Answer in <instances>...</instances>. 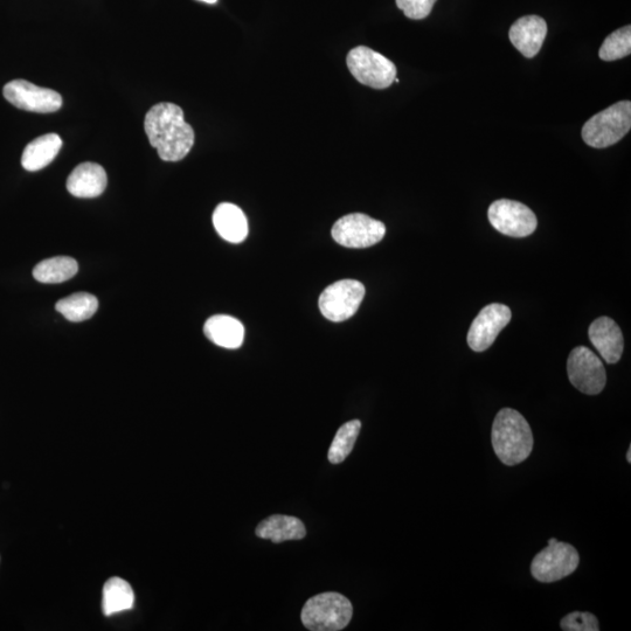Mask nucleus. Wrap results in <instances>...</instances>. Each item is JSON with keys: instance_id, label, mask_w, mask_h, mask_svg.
<instances>
[{"instance_id": "1", "label": "nucleus", "mask_w": 631, "mask_h": 631, "mask_svg": "<svg viewBox=\"0 0 631 631\" xmlns=\"http://www.w3.org/2000/svg\"><path fill=\"white\" fill-rule=\"evenodd\" d=\"M144 130L151 147L165 162L182 161L194 145V130L177 104L164 102L152 107L145 116Z\"/></svg>"}, {"instance_id": "2", "label": "nucleus", "mask_w": 631, "mask_h": 631, "mask_svg": "<svg viewBox=\"0 0 631 631\" xmlns=\"http://www.w3.org/2000/svg\"><path fill=\"white\" fill-rule=\"evenodd\" d=\"M491 441L498 459L509 467L529 459L535 445L529 422L512 408H503L496 415Z\"/></svg>"}, {"instance_id": "3", "label": "nucleus", "mask_w": 631, "mask_h": 631, "mask_svg": "<svg viewBox=\"0 0 631 631\" xmlns=\"http://www.w3.org/2000/svg\"><path fill=\"white\" fill-rule=\"evenodd\" d=\"M631 129V103L621 101L596 114L582 128L589 147L605 149L621 141Z\"/></svg>"}, {"instance_id": "4", "label": "nucleus", "mask_w": 631, "mask_h": 631, "mask_svg": "<svg viewBox=\"0 0 631 631\" xmlns=\"http://www.w3.org/2000/svg\"><path fill=\"white\" fill-rule=\"evenodd\" d=\"M353 607L344 595L329 592L314 596L302 609L304 627L312 631H338L350 623Z\"/></svg>"}, {"instance_id": "5", "label": "nucleus", "mask_w": 631, "mask_h": 631, "mask_svg": "<svg viewBox=\"0 0 631 631\" xmlns=\"http://www.w3.org/2000/svg\"><path fill=\"white\" fill-rule=\"evenodd\" d=\"M346 64L358 82L373 89H386L397 78V67L393 62L369 47L353 48Z\"/></svg>"}, {"instance_id": "6", "label": "nucleus", "mask_w": 631, "mask_h": 631, "mask_svg": "<svg viewBox=\"0 0 631 631\" xmlns=\"http://www.w3.org/2000/svg\"><path fill=\"white\" fill-rule=\"evenodd\" d=\"M580 564V556L571 544L557 542L540 551L531 564V574L543 584L570 577Z\"/></svg>"}, {"instance_id": "7", "label": "nucleus", "mask_w": 631, "mask_h": 631, "mask_svg": "<svg viewBox=\"0 0 631 631\" xmlns=\"http://www.w3.org/2000/svg\"><path fill=\"white\" fill-rule=\"evenodd\" d=\"M490 224L496 231L512 238H525L537 230L536 214L515 200L501 199L489 207Z\"/></svg>"}, {"instance_id": "8", "label": "nucleus", "mask_w": 631, "mask_h": 631, "mask_svg": "<svg viewBox=\"0 0 631 631\" xmlns=\"http://www.w3.org/2000/svg\"><path fill=\"white\" fill-rule=\"evenodd\" d=\"M365 297V287L356 280L331 284L320 297L322 315L331 322H344L356 315Z\"/></svg>"}, {"instance_id": "9", "label": "nucleus", "mask_w": 631, "mask_h": 631, "mask_svg": "<svg viewBox=\"0 0 631 631\" xmlns=\"http://www.w3.org/2000/svg\"><path fill=\"white\" fill-rule=\"evenodd\" d=\"M386 227L366 214L352 213L339 219L332 227V238L348 248H369L384 239Z\"/></svg>"}, {"instance_id": "10", "label": "nucleus", "mask_w": 631, "mask_h": 631, "mask_svg": "<svg viewBox=\"0 0 631 631\" xmlns=\"http://www.w3.org/2000/svg\"><path fill=\"white\" fill-rule=\"evenodd\" d=\"M567 373L571 384L587 395L600 394L607 383L605 366L586 346H579L570 353Z\"/></svg>"}, {"instance_id": "11", "label": "nucleus", "mask_w": 631, "mask_h": 631, "mask_svg": "<svg viewBox=\"0 0 631 631\" xmlns=\"http://www.w3.org/2000/svg\"><path fill=\"white\" fill-rule=\"evenodd\" d=\"M3 94L13 106L26 112L48 114L58 112L62 107V97L55 90L38 87L25 80L9 82Z\"/></svg>"}, {"instance_id": "12", "label": "nucleus", "mask_w": 631, "mask_h": 631, "mask_svg": "<svg viewBox=\"0 0 631 631\" xmlns=\"http://www.w3.org/2000/svg\"><path fill=\"white\" fill-rule=\"evenodd\" d=\"M512 318V312L504 304L492 303L477 315L468 332L467 342L475 352L488 350Z\"/></svg>"}, {"instance_id": "13", "label": "nucleus", "mask_w": 631, "mask_h": 631, "mask_svg": "<svg viewBox=\"0 0 631 631\" xmlns=\"http://www.w3.org/2000/svg\"><path fill=\"white\" fill-rule=\"evenodd\" d=\"M595 349L608 364H616L623 355L624 339L622 331L612 318L600 317L588 330Z\"/></svg>"}, {"instance_id": "14", "label": "nucleus", "mask_w": 631, "mask_h": 631, "mask_svg": "<svg viewBox=\"0 0 631 631\" xmlns=\"http://www.w3.org/2000/svg\"><path fill=\"white\" fill-rule=\"evenodd\" d=\"M547 34V24L542 17L526 16L511 26L509 37L513 46L525 58H535L542 50Z\"/></svg>"}, {"instance_id": "15", "label": "nucleus", "mask_w": 631, "mask_h": 631, "mask_svg": "<svg viewBox=\"0 0 631 631\" xmlns=\"http://www.w3.org/2000/svg\"><path fill=\"white\" fill-rule=\"evenodd\" d=\"M107 173L101 165L82 163L67 179V190L76 198H96L106 190Z\"/></svg>"}, {"instance_id": "16", "label": "nucleus", "mask_w": 631, "mask_h": 631, "mask_svg": "<svg viewBox=\"0 0 631 631\" xmlns=\"http://www.w3.org/2000/svg\"><path fill=\"white\" fill-rule=\"evenodd\" d=\"M213 225L221 238L232 244H240L248 235V221L237 205L220 204L213 213Z\"/></svg>"}, {"instance_id": "17", "label": "nucleus", "mask_w": 631, "mask_h": 631, "mask_svg": "<svg viewBox=\"0 0 631 631\" xmlns=\"http://www.w3.org/2000/svg\"><path fill=\"white\" fill-rule=\"evenodd\" d=\"M205 335L210 341L221 348L239 349L244 343V325L237 318L217 315L207 320L204 325Z\"/></svg>"}, {"instance_id": "18", "label": "nucleus", "mask_w": 631, "mask_h": 631, "mask_svg": "<svg viewBox=\"0 0 631 631\" xmlns=\"http://www.w3.org/2000/svg\"><path fill=\"white\" fill-rule=\"evenodd\" d=\"M307 535L304 524L293 516L274 515L263 520L256 528V536L279 544L288 540H301Z\"/></svg>"}, {"instance_id": "19", "label": "nucleus", "mask_w": 631, "mask_h": 631, "mask_svg": "<svg viewBox=\"0 0 631 631\" xmlns=\"http://www.w3.org/2000/svg\"><path fill=\"white\" fill-rule=\"evenodd\" d=\"M61 147L62 140L57 134H47L36 138L23 152V168L30 172L46 168L58 156Z\"/></svg>"}, {"instance_id": "20", "label": "nucleus", "mask_w": 631, "mask_h": 631, "mask_svg": "<svg viewBox=\"0 0 631 631\" xmlns=\"http://www.w3.org/2000/svg\"><path fill=\"white\" fill-rule=\"evenodd\" d=\"M135 594L126 580L112 578L103 587V613L110 616L134 607Z\"/></svg>"}, {"instance_id": "21", "label": "nucleus", "mask_w": 631, "mask_h": 631, "mask_svg": "<svg viewBox=\"0 0 631 631\" xmlns=\"http://www.w3.org/2000/svg\"><path fill=\"white\" fill-rule=\"evenodd\" d=\"M79 265L68 256L47 259L38 263L33 269V276L38 282L57 284L71 280L78 273Z\"/></svg>"}, {"instance_id": "22", "label": "nucleus", "mask_w": 631, "mask_h": 631, "mask_svg": "<svg viewBox=\"0 0 631 631\" xmlns=\"http://www.w3.org/2000/svg\"><path fill=\"white\" fill-rule=\"evenodd\" d=\"M55 309H57L66 320L80 323L94 316L97 309H99V301H97L94 295L78 293L62 298V300L55 305Z\"/></svg>"}, {"instance_id": "23", "label": "nucleus", "mask_w": 631, "mask_h": 631, "mask_svg": "<svg viewBox=\"0 0 631 631\" xmlns=\"http://www.w3.org/2000/svg\"><path fill=\"white\" fill-rule=\"evenodd\" d=\"M360 429H362V422L359 420L349 421L348 424L339 428L328 454L329 461L332 464L344 462L346 457L351 454L353 447L356 445Z\"/></svg>"}, {"instance_id": "24", "label": "nucleus", "mask_w": 631, "mask_h": 631, "mask_svg": "<svg viewBox=\"0 0 631 631\" xmlns=\"http://www.w3.org/2000/svg\"><path fill=\"white\" fill-rule=\"evenodd\" d=\"M631 53V26L622 27L610 34L602 44L599 57L603 61H616L628 57Z\"/></svg>"}, {"instance_id": "25", "label": "nucleus", "mask_w": 631, "mask_h": 631, "mask_svg": "<svg viewBox=\"0 0 631 631\" xmlns=\"http://www.w3.org/2000/svg\"><path fill=\"white\" fill-rule=\"evenodd\" d=\"M561 629L565 631H599L600 624L592 613L573 612L564 617L560 622Z\"/></svg>"}, {"instance_id": "26", "label": "nucleus", "mask_w": 631, "mask_h": 631, "mask_svg": "<svg viewBox=\"0 0 631 631\" xmlns=\"http://www.w3.org/2000/svg\"><path fill=\"white\" fill-rule=\"evenodd\" d=\"M436 0H397L398 8L405 16L413 20H421L431 15Z\"/></svg>"}, {"instance_id": "27", "label": "nucleus", "mask_w": 631, "mask_h": 631, "mask_svg": "<svg viewBox=\"0 0 631 631\" xmlns=\"http://www.w3.org/2000/svg\"><path fill=\"white\" fill-rule=\"evenodd\" d=\"M199 2H203L206 4H216L218 0H199Z\"/></svg>"}, {"instance_id": "28", "label": "nucleus", "mask_w": 631, "mask_h": 631, "mask_svg": "<svg viewBox=\"0 0 631 631\" xmlns=\"http://www.w3.org/2000/svg\"><path fill=\"white\" fill-rule=\"evenodd\" d=\"M627 460H628V463H631V447H629V450H628Z\"/></svg>"}]
</instances>
